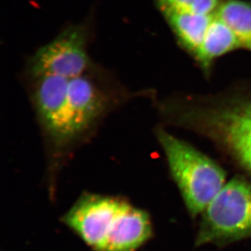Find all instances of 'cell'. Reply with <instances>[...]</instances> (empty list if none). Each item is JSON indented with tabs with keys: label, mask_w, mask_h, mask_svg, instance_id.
Returning <instances> with one entry per match:
<instances>
[{
	"label": "cell",
	"mask_w": 251,
	"mask_h": 251,
	"mask_svg": "<svg viewBox=\"0 0 251 251\" xmlns=\"http://www.w3.org/2000/svg\"><path fill=\"white\" fill-rule=\"evenodd\" d=\"M33 81V106L45 138L48 190L53 198L62 168L90 138L113 101L89 74L74 78L42 76Z\"/></svg>",
	"instance_id": "6da1fadb"
},
{
	"label": "cell",
	"mask_w": 251,
	"mask_h": 251,
	"mask_svg": "<svg viewBox=\"0 0 251 251\" xmlns=\"http://www.w3.org/2000/svg\"><path fill=\"white\" fill-rule=\"evenodd\" d=\"M159 109L168 123L213 143L251 181V84L213 95L172 98Z\"/></svg>",
	"instance_id": "7a4b0ae2"
},
{
	"label": "cell",
	"mask_w": 251,
	"mask_h": 251,
	"mask_svg": "<svg viewBox=\"0 0 251 251\" xmlns=\"http://www.w3.org/2000/svg\"><path fill=\"white\" fill-rule=\"evenodd\" d=\"M61 221L94 251H137L154 234L149 214L121 197L84 193Z\"/></svg>",
	"instance_id": "3957f363"
},
{
	"label": "cell",
	"mask_w": 251,
	"mask_h": 251,
	"mask_svg": "<svg viewBox=\"0 0 251 251\" xmlns=\"http://www.w3.org/2000/svg\"><path fill=\"white\" fill-rule=\"evenodd\" d=\"M156 138L188 213L198 218L227 182L226 173L210 157L164 128H157Z\"/></svg>",
	"instance_id": "277c9868"
},
{
	"label": "cell",
	"mask_w": 251,
	"mask_h": 251,
	"mask_svg": "<svg viewBox=\"0 0 251 251\" xmlns=\"http://www.w3.org/2000/svg\"><path fill=\"white\" fill-rule=\"evenodd\" d=\"M251 237V181L237 176L225 183L200 215L195 246L225 247Z\"/></svg>",
	"instance_id": "5b68a950"
},
{
	"label": "cell",
	"mask_w": 251,
	"mask_h": 251,
	"mask_svg": "<svg viewBox=\"0 0 251 251\" xmlns=\"http://www.w3.org/2000/svg\"><path fill=\"white\" fill-rule=\"evenodd\" d=\"M88 33L84 25H72L43 46L28 64L33 79L55 76L74 78L90 73L91 60L88 55Z\"/></svg>",
	"instance_id": "8992f818"
},
{
	"label": "cell",
	"mask_w": 251,
	"mask_h": 251,
	"mask_svg": "<svg viewBox=\"0 0 251 251\" xmlns=\"http://www.w3.org/2000/svg\"><path fill=\"white\" fill-rule=\"evenodd\" d=\"M239 48V43L232 30L214 15L203 42L193 57L201 71L209 74L216 59Z\"/></svg>",
	"instance_id": "52a82bcc"
},
{
	"label": "cell",
	"mask_w": 251,
	"mask_h": 251,
	"mask_svg": "<svg viewBox=\"0 0 251 251\" xmlns=\"http://www.w3.org/2000/svg\"><path fill=\"white\" fill-rule=\"evenodd\" d=\"M180 45L194 56L201 47L213 16L161 12Z\"/></svg>",
	"instance_id": "ba28073f"
},
{
	"label": "cell",
	"mask_w": 251,
	"mask_h": 251,
	"mask_svg": "<svg viewBox=\"0 0 251 251\" xmlns=\"http://www.w3.org/2000/svg\"><path fill=\"white\" fill-rule=\"evenodd\" d=\"M216 17L232 30L240 48L251 51V3L244 0H222Z\"/></svg>",
	"instance_id": "9c48e42d"
},
{
	"label": "cell",
	"mask_w": 251,
	"mask_h": 251,
	"mask_svg": "<svg viewBox=\"0 0 251 251\" xmlns=\"http://www.w3.org/2000/svg\"><path fill=\"white\" fill-rule=\"evenodd\" d=\"M160 12L165 11L213 16L222 0H154Z\"/></svg>",
	"instance_id": "30bf717a"
}]
</instances>
